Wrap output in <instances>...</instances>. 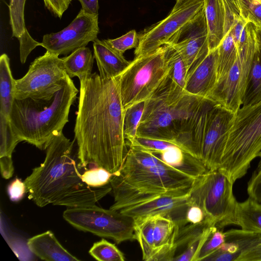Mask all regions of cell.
Segmentation results:
<instances>
[{
	"label": "cell",
	"instance_id": "8d00e7d4",
	"mask_svg": "<svg viewBox=\"0 0 261 261\" xmlns=\"http://www.w3.org/2000/svg\"><path fill=\"white\" fill-rule=\"evenodd\" d=\"M225 241V233L220 229L215 228L210 234L201 247L196 261L205 260L217 251Z\"/></svg>",
	"mask_w": 261,
	"mask_h": 261
},
{
	"label": "cell",
	"instance_id": "d6a6232c",
	"mask_svg": "<svg viewBox=\"0 0 261 261\" xmlns=\"http://www.w3.org/2000/svg\"><path fill=\"white\" fill-rule=\"evenodd\" d=\"M145 101L133 105L124 110V134L127 143L133 141L137 136L138 125L142 117Z\"/></svg>",
	"mask_w": 261,
	"mask_h": 261
},
{
	"label": "cell",
	"instance_id": "d590c367",
	"mask_svg": "<svg viewBox=\"0 0 261 261\" xmlns=\"http://www.w3.org/2000/svg\"><path fill=\"white\" fill-rule=\"evenodd\" d=\"M103 40L114 50L123 55L127 50L136 48L138 46L139 35L135 30H132L118 38Z\"/></svg>",
	"mask_w": 261,
	"mask_h": 261
},
{
	"label": "cell",
	"instance_id": "f546056e",
	"mask_svg": "<svg viewBox=\"0 0 261 261\" xmlns=\"http://www.w3.org/2000/svg\"><path fill=\"white\" fill-rule=\"evenodd\" d=\"M218 48L217 83L216 86L220 84L226 76L237 57V49L232 36L229 32L224 36Z\"/></svg>",
	"mask_w": 261,
	"mask_h": 261
},
{
	"label": "cell",
	"instance_id": "8fae6325",
	"mask_svg": "<svg viewBox=\"0 0 261 261\" xmlns=\"http://www.w3.org/2000/svg\"><path fill=\"white\" fill-rule=\"evenodd\" d=\"M258 47L253 24L246 44L239 51L237 59L223 81L209 97L219 106L235 113L243 105L255 53Z\"/></svg>",
	"mask_w": 261,
	"mask_h": 261
},
{
	"label": "cell",
	"instance_id": "681fc988",
	"mask_svg": "<svg viewBox=\"0 0 261 261\" xmlns=\"http://www.w3.org/2000/svg\"><path fill=\"white\" fill-rule=\"evenodd\" d=\"M177 1V0H175V1Z\"/></svg>",
	"mask_w": 261,
	"mask_h": 261
},
{
	"label": "cell",
	"instance_id": "74e56055",
	"mask_svg": "<svg viewBox=\"0 0 261 261\" xmlns=\"http://www.w3.org/2000/svg\"><path fill=\"white\" fill-rule=\"evenodd\" d=\"M128 145L138 147L154 154L159 153L172 146H179L176 143L171 141L139 136H136L131 142L127 143V145Z\"/></svg>",
	"mask_w": 261,
	"mask_h": 261
},
{
	"label": "cell",
	"instance_id": "ee69618b",
	"mask_svg": "<svg viewBox=\"0 0 261 261\" xmlns=\"http://www.w3.org/2000/svg\"><path fill=\"white\" fill-rule=\"evenodd\" d=\"M80 2L82 9L85 12L94 15H98V0H77Z\"/></svg>",
	"mask_w": 261,
	"mask_h": 261
},
{
	"label": "cell",
	"instance_id": "6da1fadb",
	"mask_svg": "<svg viewBox=\"0 0 261 261\" xmlns=\"http://www.w3.org/2000/svg\"><path fill=\"white\" fill-rule=\"evenodd\" d=\"M80 82L74 129L79 166L101 167L115 174L128 151L118 76L104 79L94 72Z\"/></svg>",
	"mask_w": 261,
	"mask_h": 261
},
{
	"label": "cell",
	"instance_id": "c3c4849f",
	"mask_svg": "<svg viewBox=\"0 0 261 261\" xmlns=\"http://www.w3.org/2000/svg\"><path fill=\"white\" fill-rule=\"evenodd\" d=\"M261 3V0H258Z\"/></svg>",
	"mask_w": 261,
	"mask_h": 261
},
{
	"label": "cell",
	"instance_id": "7402d4cb",
	"mask_svg": "<svg viewBox=\"0 0 261 261\" xmlns=\"http://www.w3.org/2000/svg\"><path fill=\"white\" fill-rule=\"evenodd\" d=\"M25 1L10 0L9 5L12 36L19 41L20 59L22 64L26 62L29 55L36 47L41 46V43L33 39L26 28L24 17Z\"/></svg>",
	"mask_w": 261,
	"mask_h": 261
},
{
	"label": "cell",
	"instance_id": "7c38bea8",
	"mask_svg": "<svg viewBox=\"0 0 261 261\" xmlns=\"http://www.w3.org/2000/svg\"><path fill=\"white\" fill-rule=\"evenodd\" d=\"M204 0H188L178 7H173L163 19L142 31L135 58L151 53L166 44L170 38L203 7Z\"/></svg>",
	"mask_w": 261,
	"mask_h": 261
},
{
	"label": "cell",
	"instance_id": "4316f807",
	"mask_svg": "<svg viewBox=\"0 0 261 261\" xmlns=\"http://www.w3.org/2000/svg\"><path fill=\"white\" fill-rule=\"evenodd\" d=\"M15 81L6 54L0 57V114L9 118L14 98Z\"/></svg>",
	"mask_w": 261,
	"mask_h": 261
},
{
	"label": "cell",
	"instance_id": "ba28073f",
	"mask_svg": "<svg viewBox=\"0 0 261 261\" xmlns=\"http://www.w3.org/2000/svg\"><path fill=\"white\" fill-rule=\"evenodd\" d=\"M233 185L219 169L208 170L195 179L189 192L190 205L200 207L205 219L218 229L236 225L238 202L233 195Z\"/></svg>",
	"mask_w": 261,
	"mask_h": 261
},
{
	"label": "cell",
	"instance_id": "30bf717a",
	"mask_svg": "<svg viewBox=\"0 0 261 261\" xmlns=\"http://www.w3.org/2000/svg\"><path fill=\"white\" fill-rule=\"evenodd\" d=\"M67 74L62 59L46 50L31 63L22 78L15 80L14 98L49 100L62 87Z\"/></svg>",
	"mask_w": 261,
	"mask_h": 261
},
{
	"label": "cell",
	"instance_id": "9a60e30c",
	"mask_svg": "<svg viewBox=\"0 0 261 261\" xmlns=\"http://www.w3.org/2000/svg\"><path fill=\"white\" fill-rule=\"evenodd\" d=\"M216 103L206 126L199 159L208 170L218 169L224 150L226 134L234 115Z\"/></svg>",
	"mask_w": 261,
	"mask_h": 261
},
{
	"label": "cell",
	"instance_id": "cb8c5ba5",
	"mask_svg": "<svg viewBox=\"0 0 261 261\" xmlns=\"http://www.w3.org/2000/svg\"><path fill=\"white\" fill-rule=\"evenodd\" d=\"M210 51L220 45L225 35V10L223 0H204Z\"/></svg>",
	"mask_w": 261,
	"mask_h": 261
},
{
	"label": "cell",
	"instance_id": "7a4b0ae2",
	"mask_svg": "<svg viewBox=\"0 0 261 261\" xmlns=\"http://www.w3.org/2000/svg\"><path fill=\"white\" fill-rule=\"evenodd\" d=\"M75 141L63 133L57 136L47 147L44 162L25 179L28 198L38 206L93 205L112 191L110 183L93 187L83 181Z\"/></svg>",
	"mask_w": 261,
	"mask_h": 261
},
{
	"label": "cell",
	"instance_id": "44dd1931",
	"mask_svg": "<svg viewBox=\"0 0 261 261\" xmlns=\"http://www.w3.org/2000/svg\"><path fill=\"white\" fill-rule=\"evenodd\" d=\"M27 244L29 250L42 260H80L64 248L56 239L54 233L50 230L29 238Z\"/></svg>",
	"mask_w": 261,
	"mask_h": 261
},
{
	"label": "cell",
	"instance_id": "484cf974",
	"mask_svg": "<svg viewBox=\"0 0 261 261\" xmlns=\"http://www.w3.org/2000/svg\"><path fill=\"white\" fill-rule=\"evenodd\" d=\"M94 58L91 50L85 46L61 59L68 75L71 79L77 77L80 81L92 74Z\"/></svg>",
	"mask_w": 261,
	"mask_h": 261
},
{
	"label": "cell",
	"instance_id": "2e32d148",
	"mask_svg": "<svg viewBox=\"0 0 261 261\" xmlns=\"http://www.w3.org/2000/svg\"><path fill=\"white\" fill-rule=\"evenodd\" d=\"M224 233L223 244L205 260L261 261V233L242 229Z\"/></svg>",
	"mask_w": 261,
	"mask_h": 261
},
{
	"label": "cell",
	"instance_id": "f6af8a7d",
	"mask_svg": "<svg viewBox=\"0 0 261 261\" xmlns=\"http://www.w3.org/2000/svg\"><path fill=\"white\" fill-rule=\"evenodd\" d=\"M256 38L259 47L261 48V27L255 26Z\"/></svg>",
	"mask_w": 261,
	"mask_h": 261
},
{
	"label": "cell",
	"instance_id": "b9f144b4",
	"mask_svg": "<svg viewBox=\"0 0 261 261\" xmlns=\"http://www.w3.org/2000/svg\"><path fill=\"white\" fill-rule=\"evenodd\" d=\"M45 8L55 16L61 18L71 0H43Z\"/></svg>",
	"mask_w": 261,
	"mask_h": 261
},
{
	"label": "cell",
	"instance_id": "3957f363",
	"mask_svg": "<svg viewBox=\"0 0 261 261\" xmlns=\"http://www.w3.org/2000/svg\"><path fill=\"white\" fill-rule=\"evenodd\" d=\"M123 163L110 180L114 202L120 210L165 195L188 194L195 178L163 162L154 153L128 145Z\"/></svg>",
	"mask_w": 261,
	"mask_h": 261
},
{
	"label": "cell",
	"instance_id": "9c48e42d",
	"mask_svg": "<svg viewBox=\"0 0 261 261\" xmlns=\"http://www.w3.org/2000/svg\"><path fill=\"white\" fill-rule=\"evenodd\" d=\"M63 217L76 229L112 239L118 244L136 240L134 218L117 211L93 204L67 207Z\"/></svg>",
	"mask_w": 261,
	"mask_h": 261
},
{
	"label": "cell",
	"instance_id": "603a6c76",
	"mask_svg": "<svg viewBox=\"0 0 261 261\" xmlns=\"http://www.w3.org/2000/svg\"><path fill=\"white\" fill-rule=\"evenodd\" d=\"M93 42L94 57L99 72L104 79L119 76L129 65L130 61L109 47L102 40L97 39Z\"/></svg>",
	"mask_w": 261,
	"mask_h": 261
},
{
	"label": "cell",
	"instance_id": "4dcf8cb0",
	"mask_svg": "<svg viewBox=\"0 0 261 261\" xmlns=\"http://www.w3.org/2000/svg\"><path fill=\"white\" fill-rule=\"evenodd\" d=\"M261 100V48H257L252 63L249 81L243 105Z\"/></svg>",
	"mask_w": 261,
	"mask_h": 261
},
{
	"label": "cell",
	"instance_id": "60d3db41",
	"mask_svg": "<svg viewBox=\"0 0 261 261\" xmlns=\"http://www.w3.org/2000/svg\"><path fill=\"white\" fill-rule=\"evenodd\" d=\"M7 192L11 201H18L22 199L27 193L24 181L16 178L8 186Z\"/></svg>",
	"mask_w": 261,
	"mask_h": 261
},
{
	"label": "cell",
	"instance_id": "836d02e7",
	"mask_svg": "<svg viewBox=\"0 0 261 261\" xmlns=\"http://www.w3.org/2000/svg\"><path fill=\"white\" fill-rule=\"evenodd\" d=\"M89 253L99 261H124L123 253L117 246L105 239L94 243Z\"/></svg>",
	"mask_w": 261,
	"mask_h": 261
},
{
	"label": "cell",
	"instance_id": "e0dca14e",
	"mask_svg": "<svg viewBox=\"0 0 261 261\" xmlns=\"http://www.w3.org/2000/svg\"><path fill=\"white\" fill-rule=\"evenodd\" d=\"M190 206L188 193L184 195L156 197L118 211L134 219L157 215L164 216L172 219L180 227L188 223L186 215Z\"/></svg>",
	"mask_w": 261,
	"mask_h": 261
},
{
	"label": "cell",
	"instance_id": "52a82bcc",
	"mask_svg": "<svg viewBox=\"0 0 261 261\" xmlns=\"http://www.w3.org/2000/svg\"><path fill=\"white\" fill-rule=\"evenodd\" d=\"M170 71L167 46L135 58L118 76L122 107L145 101L168 80Z\"/></svg>",
	"mask_w": 261,
	"mask_h": 261
},
{
	"label": "cell",
	"instance_id": "d6986e66",
	"mask_svg": "<svg viewBox=\"0 0 261 261\" xmlns=\"http://www.w3.org/2000/svg\"><path fill=\"white\" fill-rule=\"evenodd\" d=\"M216 228L206 219L198 223L180 227L175 243V255L172 261H196L201 247Z\"/></svg>",
	"mask_w": 261,
	"mask_h": 261
},
{
	"label": "cell",
	"instance_id": "e575fe53",
	"mask_svg": "<svg viewBox=\"0 0 261 261\" xmlns=\"http://www.w3.org/2000/svg\"><path fill=\"white\" fill-rule=\"evenodd\" d=\"M240 16L255 26L261 27V3L258 0H234Z\"/></svg>",
	"mask_w": 261,
	"mask_h": 261
},
{
	"label": "cell",
	"instance_id": "ac0fdd59",
	"mask_svg": "<svg viewBox=\"0 0 261 261\" xmlns=\"http://www.w3.org/2000/svg\"><path fill=\"white\" fill-rule=\"evenodd\" d=\"M218 48L211 50L188 72L184 90L192 95L208 98L217 83Z\"/></svg>",
	"mask_w": 261,
	"mask_h": 261
},
{
	"label": "cell",
	"instance_id": "1f68e13d",
	"mask_svg": "<svg viewBox=\"0 0 261 261\" xmlns=\"http://www.w3.org/2000/svg\"><path fill=\"white\" fill-rule=\"evenodd\" d=\"M167 46V54L170 66L169 77L177 86L184 90L188 70L182 58L171 45Z\"/></svg>",
	"mask_w": 261,
	"mask_h": 261
},
{
	"label": "cell",
	"instance_id": "ab89813d",
	"mask_svg": "<svg viewBox=\"0 0 261 261\" xmlns=\"http://www.w3.org/2000/svg\"><path fill=\"white\" fill-rule=\"evenodd\" d=\"M247 193L250 197L261 202V163H259L248 182Z\"/></svg>",
	"mask_w": 261,
	"mask_h": 261
},
{
	"label": "cell",
	"instance_id": "5bb4252c",
	"mask_svg": "<svg viewBox=\"0 0 261 261\" xmlns=\"http://www.w3.org/2000/svg\"><path fill=\"white\" fill-rule=\"evenodd\" d=\"M166 44L171 45L178 53L188 71L196 62L206 56L210 48L204 6Z\"/></svg>",
	"mask_w": 261,
	"mask_h": 261
},
{
	"label": "cell",
	"instance_id": "ffe728a7",
	"mask_svg": "<svg viewBox=\"0 0 261 261\" xmlns=\"http://www.w3.org/2000/svg\"><path fill=\"white\" fill-rule=\"evenodd\" d=\"M180 227L172 219L164 216H154L153 261H172L176 252L175 243Z\"/></svg>",
	"mask_w": 261,
	"mask_h": 261
},
{
	"label": "cell",
	"instance_id": "bcb514c9",
	"mask_svg": "<svg viewBox=\"0 0 261 261\" xmlns=\"http://www.w3.org/2000/svg\"><path fill=\"white\" fill-rule=\"evenodd\" d=\"M188 0H177L176 1V3L174 6V7H178L181 5H182L184 3L188 1Z\"/></svg>",
	"mask_w": 261,
	"mask_h": 261
},
{
	"label": "cell",
	"instance_id": "83f0119b",
	"mask_svg": "<svg viewBox=\"0 0 261 261\" xmlns=\"http://www.w3.org/2000/svg\"><path fill=\"white\" fill-rule=\"evenodd\" d=\"M236 220L241 229L261 233V202L250 197L238 202Z\"/></svg>",
	"mask_w": 261,
	"mask_h": 261
},
{
	"label": "cell",
	"instance_id": "8992f818",
	"mask_svg": "<svg viewBox=\"0 0 261 261\" xmlns=\"http://www.w3.org/2000/svg\"><path fill=\"white\" fill-rule=\"evenodd\" d=\"M261 154V100L243 105L234 114L226 134L219 170L233 184L247 172Z\"/></svg>",
	"mask_w": 261,
	"mask_h": 261
},
{
	"label": "cell",
	"instance_id": "f1b7e54d",
	"mask_svg": "<svg viewBox=\"0 0 261 261\" xmlns=\"http://www.w3.org/2000/svg\"><path fill=\"white\" fill-rule=\"evenodd\" d=\"M136 240L139 242L144 261H153L154 255L153 230L154 216L134 218Z\"/></svg>",
	"mask_w": 261,
	"mask_h": 261
},
{
	"label": "cell",
	"instance_id": "f35d334b",
	"mask_svg": "<svg viewBox=\"0 0 261 261\" xmlns=\"http://www.w3.org/2000/svg\"><path fill=\"white\" fill-rule=\"evenodd\" d=\"M114 174L101 167L87 169L82 174V178L88 186L100 187L110 183Z\"/></svg>",
	"mask_w": 261,
	"mask_h": 261
},
{
	"label": "cell",
	"instance_id": "7dc6e473",
	"mask_svg": "<svg viewBox=\"0 0 261 261\" xmlns=\"http://www.w3.org/2000/svg\"><path fill=\"white\" fill-rule=\"evenodd\" d=\"M259 157L260 158V162H259V163H261V154H260V156H259Z\"/></svg>",
	"mask_w": 261,
	"mask_h": 261
},
{
	"label": "cell",
	"instance_id": "4fadbf2b",
	"mask_svg": "<svg viewBox=\"0 0 261 261\" xmlns=\"http://www.w3.org/2000/svg\"><path fill=\"white\" fill-rule=\"evenodd\" d=\"M99 31L98 15L81 9L67 27L58 32L44 35L41 46L58 56L67 55L98 39Z\"/></svg>",
	"mask_w": 261,
	"mask_h": 261
},
{
	"label": "cell",
	"instance_id": "5b68a950",
	"mask_svg": "<svg viewBox=\"0 0 261 261\" xmlns=\"http://www.w3.org/2000/svg\"><path fill=\"white\" fill-rule=\"evenodd\" d=\"M204 98L186 92L169 77L145 101L137 136L179 146L191 129Z\"/></svg>",
	"mask_w": 261,
	"mask_h": 261
},
{
	"label": "cell",
	"instance_id": "7bdbcfd3",
	"mask_svg": "<svg viewBox=\"0 0 261 261\" xmlns=\"http://www.w3.org/2000/svg\"><path fill=\"white\" fill-rule=\"evenodd\" d=\"M205 219L204 214L202 210L195 205H191L187 211L186 220L187 223H198Z\"/></svg>",
	"mask_w": 261,
	"mask_h": 261
},
{
	"label": "cell",
	"instance_id": "277c9868",
	"mask_svg": "<svg viewBox=\"0 0 261 261\" xmlns=\"http://www.w3.org/2000/svg\"><path fill=\"white\" fill-rule=\"evenodd\" d=\"M79 91L67 74L61 88L49 100L14 99L9 120L14 134L41 150L46 149L69 121L70 107Z\"/></svg>",
	"mask_w": 261,
	"mask_h": 261
},
{
	"label": "cell",
	"instance_id": "d4e9b609",
	"mask_svg": "<svg viewBox=\"0 0 261 261\" xmlns=\"http://www.w3.org/2000/svg\"><path fill=\"white\" fill-rule=\"evenodd\" d=\"M0 167L2 177L10 178L14 173L12 160L13 150L20 142L14 134L9 118L0 114Z\"/></svg>",
	"mask_w": 261,
	"mask_h": 261
}]
</instances>
